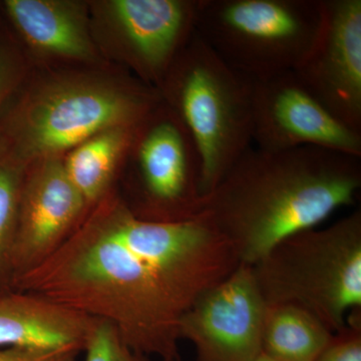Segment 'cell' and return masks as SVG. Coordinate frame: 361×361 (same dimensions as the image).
<instances>
[{"mask_svg": "<svg viewBox=\"0 0 361 361\" xmlns=\"http://www.w3.org/2000/svg\"><path fill=\"white\" fill-rule=\"evenodd\" d=\"M319 30L294 68L336 118L361 133V0H322Z\"/></svg>", "mask_w": 361, "mask_h": 361, "instance_id": "10", "label": "cell"}, {"mask_svg": "<svg viewBox=\"0 0 361 361\" xmlns=\"http://www.w3.org/2000/svg\"><path fill=\"white\" fill-rule=\"evenodd\" d=\"M89 211L66 174L63 159H44L32 164L26 172L18 207L13 282L58 250Z\"/></svg>", "mask_w": 361, "mask_h": 361, "instance_id": "11", "label": "cell"}, {"mask_svg": "<svg viewBox=\"0 0 361 361\" xmlns=\"http://www.w3.org/2000/svg\"><path fill=\"white\" fill-rule=\"evenodd\" d=\"M132 142L142 194L135 215L154 222L200 218V159L186 128L161 99L135 128Z\"/></svg>", "mask_w": 361, "mask_h": 361, "instance_id": "7", "label": "cell"}, {"mask_svg": "<svg viewBox=\"0 0 361 361\" xmlns=\"http://www.w3.org/2000/svg\"><path fill=\"white\" fill-rule=\"evenodd\" d=\"M4 11L26 44L49 56L97 58L85 6L66 0H6Z\"/></svg>", "mask_w": 361, "mask_h": 361, "instance_id": "14", "label": "cell"}, {"mask_svg": "<svg viewBox=\"0 0 361 361\" xmlns=\"http://www.w3.org/2000/svg\"><path fill=\"white\" fill-rule=\"evenodd\" d=\"M82 349L66 348L54 350L0 348V361H75Z\"/></svg>", "mask_w": 361, "mask_h": 361, "instance_id": "21", "label": "cell"}, {"mask_svg": "<svg viewBox=\"0 0 361 361\" xmlns=\"http://www.w3.org/2000/svg\"><path fill=\"white\" fill-rule=\"evenodd\" d=\"M161 99L191 135L202 196L252 147V85L195 32L161 82Z\"/></svg>", "mask_w": 361, "mask_h": 361, "instance_id": "3", "label": "cell"}, {"mask_svg": "<svg viewBox=\"0 0 361 361\" xmlns=\"http://www.w3.org/2000/svg\"><path fill=\"white\" fill-rule=\"evenodd\" d=\"M255 361H276V360H271V358L267 357V356L262 355V353H261V355H259V357L257 358V360H256Z\"/></svg>", "mask_w": 361, "mask_h": 361, "instance_id": "22", "label": "cell"}, {"mask_svg": "<svg viewBox=\"0 0 361 361\" xmlns=\"http://www.w3.org/2000/svg\"><path fill=\"white\" fill-rule=\"evenodd\" d=\"M266 304H293L332 332L361 308V211L277 243L252 266Z\"/></svg>", "mask_w": 361, "mask_h": 361, "instance_id": "5", "label": "cell"}, {"mask_svg": "<svg viewBox=\"0 0 361 361\" xmlns=\"http://www.w3.org/2000/svg\"><path fill=\"white\" fill-rule=\"evenodd\" d=\"M315 361H361V308L349 312Z\"/></svg>", "mask_w": 361, "mask_h": 361, "instance_id": "19", "label": "cell"}, {"mask_svg": "<svg viewBox=\"0 0 361 361\" xmlns=\"http://www.w3.org/2000/svg\"><path fill=\"white\" fill-rule=\"evenodd\" d=\"M25 63L11 40L0 39V114L23 80Z\"/></svg>", "mask_w": 361, "mask_h": 361, "instance_id": "20", "label": "cell"}, {"mask_svg": "<svg viewBox=\"0 0 361 361\" xmlns=\"http://www.w3.org/2000/svg\"><path fill=\"white\" fill-rule=\"evenodd\" d=\"M28 168L0 129V291L13 289L14 238Z\"/></svg>", "mask_w": 361, "mask_h": 361, "instance_id": "17", "label": "cell"}, {"mask_svg": "<svg viewBox=\"0 0 361 361\" xmlns=\"http://www.w3.org/2000/svg\"><path fill=\"white\" fill-rule=\"evenodd\" d=\"M361 189V157L250 147L204 200L200 218L253 266L282 240L317 227Z\"/></svg>", "mask_w": 361, "mask_h": 361, "instance_id": "2", "label": "cell"}, {"mask_svg": "<svg viewBox=\"0 0 361 361\" xmlns=\"http://www.w3.org/2000/svg\"><path fill=\"white\" fill-rule=\"evenodd\" d=\"M199 0H115L110 13L142 78L160 85L196 32Z\"/></svg>", "mask_w": 361, "mask_h": 361, "instance_id": "12", "label": "cell"}, {"mask_svg": "<svg viewBox=\"0 0 361 361\" xmlns=\"http://www.w3.org/2000/svg\"><path fill=\"white\" fill-rule=\"evenodd\" d=\"M322 16V0H199L196 32L232 70L262 80L300 63Z\"/></svg>", "mask_w": 361, "mask_h": 361, "instance_id": "6", "label": "cell"}, {"mask_svg": "<svg viewBox=\"0 0 361 361\" xmlns=\"http://www.w3.org/2000/svg\"><path fill=\"white\" fill-rule=\"evenodd\" d=\"M158 90L97 78L56 80L21 99L0 129L28 165L59 158L104 130L135 128L160 103Z\"/></svg>", "mask_w": 361, "mask_h": 361, "instance_id": "4", "label": "cell"}, {"mask_svg": "<svg viewBox=\"0 0 361 361\" xmlns=\"http://www.w3.org/2000/svg\"><path fill=\"white\" fill-rule=\"evenodd\" d=\"M266 307L252 266L240 264L183 315L180 339L194 344L197 361H255Z\"/></svg>", "mask_w": 361, "mask_h": 361, "instance_id": "9", "label": "cell"}, {"mask_svg": "<svg viewBox=\"0 0 361 361\" xmlns=\"http://www.w3.org/2000/svg\"><path fill=\"white\" fill-rule=\"evenodd\" d=\"M85 361H149L130 349L111 322L97 319L85 348Z\"/></svg>", "mask_w": 361, "mask_h": 361, "instance_id": "18", "label": "cell"}, {"mask_svg": "<svg viewBox=\"0 0 361 361\" xmlns=\"http://www.w3.org/2000/svg\"><path fill=\"white\" fill-rule=\"evenodd\" d=\"M331 331L314 314L293 304L266 307L261 351L276 361H315Z\"/></svg>", "mask_w": 361, "mask_h": 361, "instance_id": "15", "label": "cell"}, {"mask_svg": "<svg viewBox=\"0 0 361 361\" xmlns=\"http://www.w3.org/2000/svg\"><path fill=\"white\" fill-rule=\"evenodd\" d=\"M97 322L39 294L0 291V348L84 351Z\"/></svg>", "mask_w": 361, "mask_h": 361, "instance_id": "13", "label": "cell"}, {"mask_svg": "<svg viewBox=\"0 0 361 361\" xmlns=\"http://www.w3.org/2000/svg\"><path fill=\"white\" fill-rule=\"evenodd\" d=\"M135 128L104 130L71 149L63 160L66 174L90 209L109 193L116 167L130 148Z\"/></svg>", "mask_w": 361, "mask_h": 361, "instance_id": "16", "label": "cell"}, {"mask_svg": "<svg viewBox=\"0 0 361 361\" xmlns=\"http://www.w3.org/2000/svg\"><path fill=\"white\" fill-rule=\"evenodd\" d=\"M252 142L266 151L313 147L361 157V133L339 121L293 71L251 80Z\"/></svg>", "mask_w": 361, "mask_h": 361, "instance_id": "8", "label": "cell"}, {"mask_svg": "<svg viewBox=\"0 0 361 361\" xmlns=\"http://www.w3.org/2000/svg\"><path fill=\"white\" fill-rule=\"evenodd\" d=\"M240 264L229 242L203 218L141 219L109 192L13 289L111 322L140 355L180 361L183 315Z\"/></svg>", "mask_w": 361, "mask_h": 361, "instance_id": "1", "label": "cell"}]
</instances>
